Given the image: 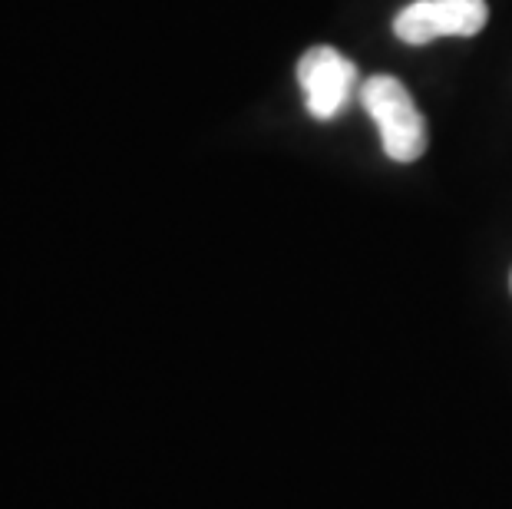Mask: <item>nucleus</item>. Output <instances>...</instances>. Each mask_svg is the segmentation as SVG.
<instances>
[{"instance_id": "f03ea898", "label": "nucleus", "mask_w": 512, "mask_h": 509, "mask_svg": "<svg viewBox=\"0 0 512 509\" xmlns=\"http://www.w3.org/2000/svg\"><path fill=\"white\" fill-rule=\"evenodd\" d=\"M298 86L314 119H334L351 103L354 93H361V73H357V63L347 60L337 47L318 43L301 53Z\"/></svg>"}, {"instance_id": "20e7f679", "label": "nucleus", "mask_w": 512, "mask_h": 509, "mask_svg": "<svg viewBox=\"0 0 512 509\" xmlns=\"http://www.w3.org/2000/svg\"><path fill=\"white\" fill-rule=\"evenodd\" d=\"M509 285H512V275H509Z\"/></svg>"}, {"instance_id": "7ed1b4c3", "label": "nucleus", "mask_w": 512, "mask_h": 509, "mask_svg": "<svg viewBox=\"0 0 512 509\" xmlns=\"http://www.w3.org/2000/svg\"><path fill=\"white\" fill-rule=\"evenodd\" d=\"M486 20V0H413L394 17V34L407 47H427L443 37H476Z\"/></svg>"}, {"instance_id": "f257e3e1", "label": "nucleus", "mask_w": 512, "mask_h": 509, "mask_svg": "<svg viewBox=\"0 0 512 509\" xmlns=\"http://www.w3.org/2000/svg\"><path fill=\"white\" fill-rule=\"evenodd\" d=\"M361 106L374 119L384 153L394 162H417L427 153V119L413 103V93L390 73L361 83Z\"/></svg>"}]
</instances>
